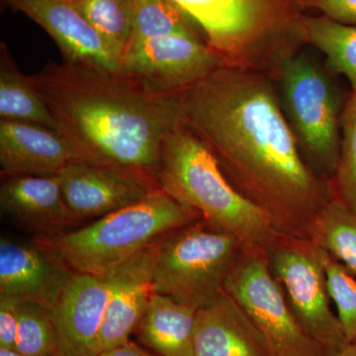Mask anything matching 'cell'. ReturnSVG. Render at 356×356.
<instances>
[{
    "instance_id": "5b68a950",
    "label": "cell",
    "mask_w": 356,
    "mask_h": 356,
    "mask_svg": "<svg viewBox=\"0 0 356 356\" xmlns=\"http://www.w3.org/2000/svg\"><path fill=\"white\" fill-rule=\"evenodd\" d=\"M339 77L325 63L300 50L284 60L273 79L300 153L329 182L339 163L341 115L351 91Z\"/></svg>"
},
{
    "instance_id": "603a6c76",
    "label": "cell",
    "mask_w": 356,
    "mask_h": 356,
    "mask_svg": "<svg viewBox=\"0 0 356 356\" xmlns=\"http://www.w3.org/2000/svg\"><path fill=\"white\" fill-rule=\"evenodd\" d=\"M192 23L184 11L168 0H133L132 36L129 44L178 33L197 35Z\"/></svg>"
},
{
    "instance_id": "6da1fadb",
    "label": "cell",
    "mask_w": 356,
    "mask_h": 356,
    "mask_svg": "<svg viewBox=\"0 0 356 356\" xmlns=\"http://www.w3.org/2000/svg\"><path fill=\"white\" fill-rule=\"evenodd\" d=\"M182 124L214 154L229 184L280 235L308 238L332 198L300 153L277 88L261 72L220 67L180 93Z\"/></svg>"
},
{
    "instance_id": "484cf974",
    "label": "cell",
    "mask_w": 356,
    "mask_h": 356,
    "mask_svg": "<svg viewBox=\"0 0 356 356\" xmlns=\"http://www.w3.org/2000/svg\"><path fill=\"white\" fill-rule=\"evenodd\" d=\"M325 275L330 298L348 343L356 341V275L327 254Z\"/></svg>"
},
{
    "instance_id": "8fae6325",
    "label": "cell",
    "mask_w": 356,
    "mask_h": 356,
    "mask_svg": "<svg viewBox=\"0 0 356 356\" xmlns=\"http://www.w3.org/2000/svg\"><path fill=\"white\" fill-rule=\"evenodd\" d=\"M74 271L50 247L0 240V300L53 309Z\"/></svg>"
},
{
    "instance_id": "4316f807",
    "label": "cell",
    "mask_w": 356,
    "mask_h": 356,
    "mask_svg": "<svg viewBox=\"0 0 356 356\" xmlns=\"http://www.w3.org/2000/svg\"><path fill=\"white\" fill-rule=\"evenodd\" d=\"M303 8H313L324 13L325 17L356 26V0H301Z\"/></svg>"
},
{
    "instance_id": "5bb4252c",
    "label": "cell",
    "mask_w": 356,
    "mask_h": 356,
    "mask_svg": "<svg viewBox=\"0 0 356 356\" xmlns=\"http://www.w3.org/2000/svg\"><path fill=\"white\" fill-rule=\"evenodd\" d=\"M53 37L65 63L119 72L121 58L70 0H6Z\"/></svg>"
},
{
    "instance_id": "d6986e66",
    "label": "cell",
    "mask_w": 356,
    "mask_h": 356,
    "mask_svg": "<svg viewBox=\"0 0 356 356\" xmlns=\"http://www.w3.org/2000/svg\"><path fill=\"white\" fill-rule=\"evenodd\" d=\"M0 120L30 122L58 130L29 76L18 69L6 43L0 46Z\"/></svg>"
},
{
    "instance_id": "4dcf8cb0",
    "label": "cell",
    "mask_w": 356,
    "mask_h": 356,
    "mask_svg": "<svg viewBox=\"0 0 356 356\" xmlns=\"http://www.w3.org/2000/svg\"><path fill=\"white\" fill-rule=\"evenodd\" d=\"M0 356H25L21 355L18 351L13 350H6V348H0Z\"/></svg>"
},
{
    "instance_id": "9a60e30c",
    "label": "cell",
    "mask_w": 356,
    "mask_h": 356,
    "mask_svg": "<svg viewBox=\"0 0 356 356\" xmlns=\"http://www.w3.org/2000/svg\"><path fill=\"white\" fill-rule=\"evenodd\" d=\"M0 207L40 241L63 235L83 222L67 205L58 175L4 177Z\"/></svg>"
},
{
    "instance_id": "3957f363",
    "label": "cell",
    "mask_w": 356,
    "mask_h": 356,
    "mask_svg": "<svg viewBox=\"0 0 356 356\" xmlns=\"http://www.w3.org/2000/svg\"><path fill=\"white\" fill-rule=\"evenodd\" d=\"M156 178L170 197L235 236L243 248L266 250L280 235L266 215L229 184L214 154L184 124L163 140Z\"/></svg>"
},
{
    "instance_id": "d4e9b609",
    "label": "cell",
    "mask_w": 356,
    "mask_h": 356,
    "mask_svg": "<svg viewBox=\"0 0 356 356\" xmlns=\"http://www.w3.org/2000/svg\"><path fill=\"white\" fill-rule=\"evenodd\" d=\"M15 350L25 356H58V332L50 309L19 303Z\"/></svg>"
},
{
    "instance_id": "52a82bcc",
    "label": "cell",
    "mask_w": 356,
    "mask_h": 356,
    "mask_svg": "<svg viewBox=\"0 0 356 356\" xmlns=\"http://www.w3.org/2000/svg\"><path fill=\"white\" fill-rule=\"evenodd\" d=\"M266 254L269 268L302 329L327 356L343 350L350 343L330 306L327 252L309 238L280 234Z\"/></svg>"
},
{
    "instance_id": "83f0119b",
    "label": "cell",
    "mask_w": 356,
    "mask_h": 356,
    "mask_svg": "<svg viewBox=\"0 0 356 356\" xmlns=\"http://www.w3.org/2000/svg\"><path fill=\"white\" fill-rule=\"evenodd\" d=\"M19 323V303L0 300V348L15 350Z\"/></svg>"
},
{
    "instance_id": "2e32d148",
    "label": "cell",
    "mask_w": 356,
    "mask_h": 356,
    "mask_svg": "<svg viewBox=\"0 0 356 356\" xmlns=\"http://www.w3.org/2000/svg\"><path fill=\"white\" fill-rule=\"evenodd\" d=\"M74 161H84L58 130L30 122L0 120L2 177H56Z\"/></svg>"
},
{
    "instance_id": "f546056e",
    "label": "cell",
    "mask_w": 356,
    "mask_h": 356,
    "mask_svg": "<svg viewBox=\"0 0 356 356\" xmlns=\"http://www.w3.org/2000/svg\"><path fill=\"white\" fill-rule=\"evenodd\" d=\"M332 356H356V341L348 343L343 350Z\"/></svg>"
},
{
    "instance_id": "44dd1931",
    "label": "cell",
    "mask_w": 356,
    "mask_h": 356,
    "mask_svg": "<svg viewBox=\"0 0 356 356\" xmlns=\"http://www.w3.org/2000/svg\"><path fill=\"white\" fill-rule=\"evenodd\" d=\"M308 238L356 275V214L332 197L312 222Z\"/></svg>"
},
{
    "instance_id": "8992f818",
    "label": "cell",
    "mask_w": 356,
    "mask_h": 356,
    "mask_svg": "<svg viewBox=\"0 0 356 356\" xmlns=\"http://www.w3.org/2000/svg\"><path fill=\"white\" fill-rule=\"evenodd\" d=\"M242 243L204 219L161 236L154 267V292L198 311L224 292Z\"/></svg>"
},
{
    "instance_id": "ba28073f",
    "label": "cell",
    "mask_w": 356,
    "mask_h": 356,
    "mask_svg": "<svg viewBox=\"0 0 356 356\" xmlns=\"http://www.w3.org/2000/svg\"><path fill=\"white\" fill-rule=\"evenodd\" d=\"M224 289L261 332L273 356H327L295 318L269 268L266 250L243 248Z\"/></svg>"
},
{
    "instance_id": "4fadbf2b",
    "label": "cell",
    "mask_w": 356,
    "mask_h": 356,
    "mask_svg": "<svg viewBox=\"0 0 356 356\" xmlns=\"http://www.w3.org/2000/svg\"><path fill=\"white\" fill-rule=\"evenodd\" d=\"M109 298L107 276L74 273L51 310L58 356H99L100 331Z\"/></svg>"
},
{
    "instance_id": "e0dca14e",
    "label": "cell",
    "mask_w": 356,
    "mask_h": 356,
    "mask_svg": "<svg viewBox=\"0 0 356 356\" xmlns=\"http://www.w3.org/2000/svg\"><path fill=\"white\" fill-rule=\"evenodd\" d=\"M195 356H273L266 339L226 291L196 312Z\"/></svg>"
},
{
    "instance_id": "7c38bea8",
    "label": "cell",
    "mask_w": 356,
    "mask_h": 356,
    "mask_svg": "<svg viewBox=\"0 0 356 356\" xmlns=\"http://www.w3.org/2000/svg\"><path fill=\"white\" fill-rule=\"evenodd\" d=\"M159 238L105 275L109 298L100 331L102 353L130 341L142 322L154 293Z\"/></svg>"
},
{
    "instance_id": "9c48e42d",
    "label": "cell",
    "mask_w": 356,
    "mask_h": 356,
    "mask_svg": "<svg viewBox=\"0 0 356 356\" xmlns=\"http://www.w3.org/2000/svg\"><path fill=\"white\" fill-rule=\"evenodd\" d=\"M220 67L221 60L204 39L178 33L129 44L119 72L152 92L175 95Z\"/></svg>"
},
{
    "instance_id": "7a4b0ae2",
    "label": "cell",
    "mask_w": 356,
    "mask_h": 356,
    "mask_svg": "<svg viewBox=\"0 0 356 356\" xmlns=\"http://www.w3.org/2000/svg\"><path fill=\"white\" fill-rule=\"evenodd\" d=\"M29 79L84 161L156 178L163 140L182 124L180 95H158L120 72L65 62H50Z\"/></svg>"
},
{
    "instance_id": "cb8c5ba5",
    "label": "cell",
    "mask_w": 356,
    "mask_h": 356,
    "mask_svg": "<svg viewBox=\"0 0 356 356\" xmlns=\"http://www.w3.org/2000/svg\"><path fill=\"white\" fill-rule=\"evenodd\" d=\"M330 184L332 197L356 214V89L350 91L341 115L339 163Z\"/></svg>"
},
{
    "instance_id": "ffe728a7",
    "label": "cell",
    "mask_w": 356,
    "mask_h": 356,
    "mask_svg": "<svg viewBox=\"0 0 356 356\" xmlns=\"http://www.w3.org/2000/svg\"><path fill=\"white\" fill-rule=\"evenodd\" d=\"M304 44L317 49L325 57V63L356 89V26L343 24L325 16L304 15L301 22Z\"/></svg>"
},
{
    "instance_id": "1f68e13d",
    "label": "cell",
    "mask_w": 356,
    "mask_h": 356,
    "mask_svg": "<svg viewBox=\"0 0 356 356\" xmlns=\"http://www.w3.org/2000/svg\"><path fill=\"white\" fill-rule=\"evenodd\" d=\"M70 1H74V0H70Z\"/></svg>"
},
{
    "instance_id": "7402d4cb",
    "label": "cell",
    "mask_w": 356,
    "mask_h": 356,
    "mask_svg": "<svg viewBox=\"0 0 356 356\" xmlns=\"http://www.w3.org/2000/svg\"><path fill=\"white\" fill-rule=\"evenodd\" d=\"M74 6L122 58L132 36L133 0H74Z\"/></svg>"
},
{
    "instance_id": "30bf717a",
    "label": "cell",
    "mask_w": 356,
    "mask_h": 356,
    "mask_svg": "<svg viewBox=\"0 0 356 356\" xmlns=\"http://www.w3.org/2000/svg\"><path fill=\"white\" fill-rule=\"evenodd\" d=\"M67 205L81 221L102 218L159 191L146 172L89 161H74L58 175Z\"/></svg>"
},
{
    "instance_id": "277c9868",
    "label": "cell",
    "mask_w": 356,
    "mask_h": 356,
    "mask_svg": "<svg viewBox=\"0 0 356 356\" xmlns=\"http://www.w3.org/2000/svg\"><path fill=\"white\" fill-rule=\"evenodd\" d=\"M203 219L163 189L95 222L49 240L74 273L105 276L161 236Z\"/></svg>"
},
{
    "instance_id": "ac0fdd59",
    "label": "cell",
    "mask_w": 356,
    "mask_h": 356,
    "mask_svg": "<svg viewBox=\"0 0 356 356\" xmlns=\"http://www.w3.org/2000/svg\"><path fill=\"white\" fill-rule=\"evenodd\" d=\"M196 312L172 297L154 292L136 331L138 337L161 356H195Z\"/></svg>"
},
{
    "instance_id": "f1b7e54d",
    "label": "cell",
    "mask_w": 356,
    "mask_h": 356,
    "mask_svg": "<svg viewBox=\"0 0 356 356\" xmlns=\"http://www.w3.org/2000/svg\"><path fill=\"white\" fill-rule=\"evenodd\" d=\"M99 356H152L149 353L143 350L135 343L128 341L127 343L112 348V350L103 351Z\"/></svg>"
}]
</instances>
